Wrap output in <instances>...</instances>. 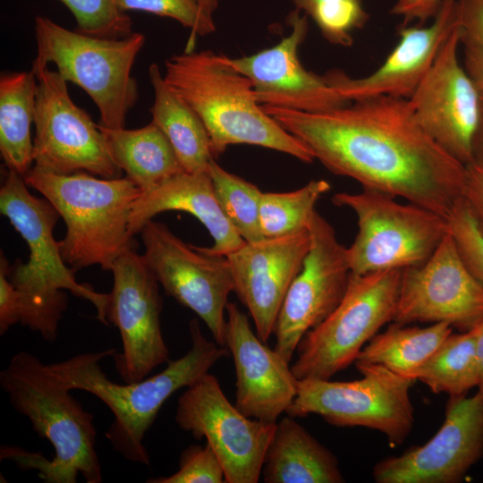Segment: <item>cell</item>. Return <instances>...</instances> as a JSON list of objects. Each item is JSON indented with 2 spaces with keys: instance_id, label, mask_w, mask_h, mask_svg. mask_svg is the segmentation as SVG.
Listing matches in <instances>:
<instances>
[{
  "instance_id": "obj_1",
  "label": "cell",
  "mask_w": 483,
  "mask_h": 483,
  "mask_svg": "<svg viewBox=\"0 0 483 483\" xmlns=\"http://www.w3.org/2000/svg\"><path fill=\"white\" fill-rule=\"evenodd\" d=\"M325 167L445 218L462 198L466 165L417 122L409 100L381 96L320 113L262 106Z\"/></svg>"
},
{
  "instance_id": "obj_2",
  "label": "cell",
  "mask_w": 483,
  "mask_h": 483,
  "mask_svg": "<svg viewBox=\"0 0 483 483\" xmlns=\"http://www.w3.org/2000/svg\"><path fill=\"white\" fill-rule=\"evenodd\" d=\"M0 386L13 410L26 417L39 437L54 448L53 459L39 452L4 445L0 459L21 470H36L47 483H87L103 480L96 449L94 416L71 394L48 363L26 351L13 354L0 371Z\"/></svg>"
},
{
  "instance_id": "obj_3",
  "label": "cell",
  "mask_w": 483,
  "mask_h": 483,
  "mask_svg": "<svg viewBox=\"0 0 483 483\" xmlns=\"http://www.w3.org/2000/svg\"><path fill=\"white\" fill-rule=\"evenodd\" d=\"M189 332L191 347L184 355L170 360L159 373L135 383L117 384L102 370L100 361L114 357V348L79 353L48 366L69 389L95 395L111 411L114 421L106 437L114 451L125 460L149 466L143 439L164 403L230 354L227 347L204 336L196 319L190 321Z\"/></svg>"
},
{
  "instance_id": "obj_4",
  "label": "cell",
  "mask_w": 483,
  "mask_h": 483,
  "mask_svg": "<svg viewBox=\"0 0 483 483\" xmlns=\"http://www.w3.org/2000/svg\"><path fill=\"white\" fill-rule=\"evenodd\" d=\"M164 79L204 123L214 157L231 145L259 146L312 163L311 152L258 103L250 80L211 50L174 55Z\"/></svg>"
},
{
  "instance_id": "obj_5",
  "label": "cell",
  "mask_w": 483,
  "mask_h": 483,
  "mask_svg": "<svg viewBox=\"0 0 483 483\" xmlns=\"http://www.w3.org/2000/svg\"><path fill=\"white\" fill-rule=\"evenodd\" d=\"M24 180L64 219L61 255L74 272L94 265L110 271L117 258L133 248L130 216L142 191L126 176L56 174L33 165Z\"/></svg>"
},
{
  "instance_id": "obj_6",
  "label": "cell",
  "mask_w": 483,
  "mask_h": 483,
  "mask_svg": "<svg viewBox=\"0 0 483 483\" xmlns=\"http://www.w3.org/2000/svg\"><path fill=\"white\" fill-rule=\"evenodd\" d=\"M37 55L31 69L53 64L67 81L80 86L100 113L107 128L124 127L127 114L139 97L131 74L145 37L108 38L67 30L44 16L35 18Z\"/></svg>"
},
{
  "instance_id": "obj_7",
  "label": "cell",
  "mask_w": 483,
  "mask_h": 483,
  "mask_svg": "<svg viewBox=\"0 0 483 483\" xmlns=\"http://www.w3.org/2000/svg\"><path fill=\"white\" fill-rule=\"evenodd\" d=\"M332 201L357 216L358 233L347 248L355 275L420 266L448 233L445 216L411 202L401 204L381 191L340 192Z\"/></svg>"
},
{
  "instance_id": "obj_8",
  "label": "cell",
  "mask_w": 483,
  "mask_h": 483,
  "mask_svg": "<svg viewBox=\"0 0 483 483\" xmlns=\"http://www.w3.org/2000/svg\"><path fill=\"white\" fill-rule=\"evenodd\" d=\"M402 269L355 275L334 311L305 334L291 365L298 380L330 379L357 356L388 322H393Z\"/></svg>"
},
{
  "instance_id": "obj_9",
  "label": "cell",
  "mask_w": 483,
  "mask_h": 483,
  "mask_svg": "<svg viewBox=\"0 0 483 483\" xmlns=\"http://www.w3.org/2000/svg\"><path fill=\"white\" fill-rule=\"evenodd\" d=\"M361 378L298 381L287 415L316 414L336 427H364L384 434L392 446L402 444L414 425L410 390L413 379L377 364L354 362Z\"/></svg>"
},
{
  "instance_id": "obj_10",
  "label": "cell",
  "mask_w": 483,
  "mask_h": 483,
  "mask_svg": "<svg viewBox=\"0 0 483 483\" xmlns=\"http://www.w3.org/2000/svg\"><path fill=\"white\" fill-rule=\"evenodd\" d=\"M27 186L22 175L7 169L0 189L1 214L9 219L30 249L27 263L18 258L10 265L9 280L21 297L33 305L56 301L68 290L90 301L97 310V318L107 325L108 293L97 292L91 285L76 281L74 271L63 259L60 242L54 238L58 212L45 198L32 195Z\"/></svg>"
},
{
  "instance_id": "obj_11",
  "label": "cell",
  "mask_w": 483,
  "mask_h": 483,
  "mask_svg": "<svg viewBox=\"0 0 483 483\" xmlns=\"http://www.w3.org/2000/svg\"><path fill=\"white\" fill-rule=\"evenodd\" d=\"M37 77L34 166L56 174L88 172L103 178L120 177L103 132L79 107L68 82L48 66L31 69Z\"/></svg>"
},
{
  "instance_id": "obj_12",
  "label": "cell",
  "mask_w": 483,
  "mask_h": 483,
  "mask_svg": "<svg viewBox=\"0 0 483 483\" xmlns=\"http://www.w3.org/2000/svg\"><path fill=\"white\" fill-rule=\"evenodd\" d=\"M174 419L184 431L206 443L216 453L227 483H257L276 423L243 414L225 395L209 372L179 396Z\"/></svg>"
},
{
  "instance_id": "obj_13",
  "label": "cell",
  "mask_w": 483,
  "mask_h": 483,
  "mask_svg": "<svg viewBox=\"0 0 483 483\" xmlns=\"http://www.w3.org/2000/svg\"><path fill=\"white\" fill-rule=\"evenodd\" d=\"M143 257L165 293L191 309L215 342L225 346L226 306L233 281L225 256L201 251L175 236L162 223L148 222L140 231Z\"/></svg>"
},
{
  "instance_id": "obj_14",
  "label": "cell",
  "mask_w": 483,
  "mask_h": 483,
  "mask_svg": "<svg viewBox=\"0 0 483 483\" xmlns=\"http://www.w3.org/2000/svg\"><path fill=\"white\" fill-rule=\"evenodd\" d=\"M110 271L114 284L106 319L122 339V352L114 355V368L124 383H135L170 360L161 328L159 283L133 248L121 254Z\"/></svg>"
},
{
  "instance_id": "obj_15",
  "label": "cell",
  "mask_w": 483,
  "mask_h": 483,
  "mask_svg": "<svg viewBox=\"0 0 483 483\" xmlns=\"http://www.w3.org/2000/svg\"><path fill=\"white\" fill-rule=\"evenodd\" d=\"M310 246L292 282L274 328V349L291 362L305 334L322 323L342 301L351 275L347 248L330 223L315 210Z\"/></svg>"
},
{
  "instance_id": "obj_16",
  "label": "cell",
  "mask_w": 483,
  "mask_h": 483,
  "mask_svg": "<svg viewBox=\"0 0 483 483\" xmlns=\"http://www.w3.org/2000/svg\"><path fill=\"white\" fill-rule=\"evenodd\" d=\"M460 44L459 21L408 100L427 134L467 165L474 160V143L480 120V90L459 63Z\"/></svg>"
},
{
  "instance_id": "obj_17",
  "label": "cell",
  "mask_w": 483,
  "mask_h": 483,
  "mask_svg": "<svg viewBox=\"0 0 483 483\" xmlns=\"http://www.w3.org/2000/svg\"><path fill=\"white\" fill-rule=\"evenodd\" d=\"M483 318V285L462 259L449 232L422 265L402 271L393 322H445L462 331Z\"/></svg>"
},
{
  "instance_id": "obj_18",
  "label": "cell",
  "mask_w": 483,
  "mask_h": 483,
  "mask_svg": "<svg viewBox=\"0 0 483 483\" xmlns=\"http://www.w3.org/2000/svg\"><path fill=\"white\" fill-rule=\"evenodd\" d=\"M483 456V394L450 396L444 423L426 444L379 461L377 483H458Z\"/></svg>"
},
{
  "instance_id": "obj_19",
  "label": "cell",
  "mask_w": 483,
  "mask_h": 483,
  "mask_svg": "<svg viewBox=\"0 0 483 483\" xmlns=\"http://www.w3.org/2000/svg\"><path fill=\"white\" fill-rule=\"evenodd\" d=\"M290 33L276 45L227 62L251 82L261 106L320 113L351 103L326 82L324 75L306 70L299 48L308 31V16L294 9L287 17Z\"/></svg>"
},
{
  "instance_id": "obj_20",
  "label": "cell",
  "mask_w": 483,
  "mask_h": 483,
  "mask_svg": "<svg viewBox=\"0 0 483 483\" xmlns=\"http://www.w3.org/2000/svg\"><path fill=\"white\" fill-rule=\"evenodd\" d=\"M310 246L309 229L277 238L245 242L226 255L233 292L247 308L265 343L274 333L286 292L301 271Z\"/></svg>"
},
{
  "instance_id": "obj_21",
  "label": "cell",
  "mask_w": 483,
  "mask_h": 483,
  "mask_svg": "<svg viewBox=\"0 0 483 483\" xmlns=\"http://www.w3.org/2000/svg\"><path fill=\"white\" fill-rule=\"evenodd\" d=\"M458 24L457 0H443L430 24L402 25L398 43L370 74L352 78L340 69H332L324 77L329 86L350 102L381 96L408 99Z\"/></svg>"
},
{
  "instance_id": "obj_22",
  "label": "cell",
  "mask_w": 483,
  "mask_h": 483,
  "mask_svg": "<svg viewBox=\"0 0 483 483\" xmlns=\"http://www.w3.org/2000/svg\"><path fill=\"white\" fill-rule=\"evenodd\" d=\"M225 347L236 373L235 406L246 416L276 423L292 403L298 379L290 362L263 342L237 304L226 306Z\"/></svg>"
},
{
  "instance_id": "obj_23",
  "label": "cell",
  "mask_w": 483,
  "mask_h": 483,
  "mask_svg": "<svg viewBox=\"0 0 483 483\" xmlns=\"http://www.w3.org/2000/svg\"><path fill=\"white\" fill-rule=\"evenodd\" d=\"M171 210L192 215L208 229L214 243L198 247L216 256H226L246 242L224 215L214 193L208 171H182L158 187L141 192L132 206L129 231L133 237L157 215Z\"/></svg>"
},
{
  "instance_id": "obj_24",
  "label": "cell",
  "mask_w": 483,
  "mask_h": 483,
  "mask_svg": "<svg viewBox=\"0 0 483 483\" xmlns=\"http://www.w3.org/2000/svg\"><path fill=\"white\" fill-rule=\"evenodd\" d=\"M261 476L266 483L344 482L334 453L289 415L276 422Z\"/></svg>"
},
{
  "instance_id": "obj_25",
  "label": "cell",
  "mask_w": 483,
  "mask_h": 483,
  "mask_svg": "<svg viewBox=\"0 0 483 483\" xmlns=\"http://www.w3.org/2000/svg\"><path fill=\"white\" fill-rule=\"evenodd\" d=\"M98 127L115 165L142 192L184 171L169 140L152 122L134 130Z\"/></svg>"
},
{
  "instance_id": "obj_26",
  "label": "cell",
  "mask_w": 483,
  "mask_h": 483,
  "mask_svg": "<svg viewBox=\"0 0 483 483\" xmlns=\"http://www.w3.org/2000/svg\"><path fill=\"white\" fill-rule=\"evenodd\" d=\"M148 77L154 92L151 122L165 135L185 172L208 171L215 157L204 123L169 88L157 64L149 65Z\"/></svg>"
},
{
  "instance_id": "obj_27",
  "label": "cell",
  "mask_w": 483,
  "mask_h": 483,
  "mask_svg": "<svg viewBox=\"0 0 483 483\" xmlns=\"http://www.w3.org/2000/svg\"><path fill=\"white\" fill-rule=\"evenodd\" d=\"M34 72H13L0 77V152L7 169L23 177L32 168L30 126L36 110Z\"/></svg>"
},
{
  "instance_id": "obj_28",
  "label": "cell",
  "mask_w": 483,
  "mask_h": 483,
  "mask_svg": "<svg viewBox=\"0 0 483 483\" xmlns=\"http://www.w3.org/2000/svg\"><path fill=\"white\" fill-rule=\"evenodd\" d=\"M452 333L453 326L445 322L434 323L427 327L407 326L394 322L362 348L354 362L381 365L411 378L414 371Z\"/></svg>"
},
{
  "instance_id": "obj_29",
  "label": "cell",
  "mask_w": 483,
  "mask_h": 483,
  "mask_svg": "<svg viewBox=\"0 0 483 483\" xmlns=\"http://www.w3.org/2000/svg\"><path fill=\"white\" fill-rule=\"evenodd\" d=\"M434 394H466L478 386L479 365L473 328L450 334L436 352L411 376Z\"/></svg>"
},
{
  "instance_id": "obj_30",
  "label": "cell",
  "mask_w": 483,
  "mask_h": 483,
  "mask_svg": "<svg viewBox=\"0 0 483 483\" xmlns=\"http://www.w3.org/2000/svg\"><path fill=\"white\" fill-rule=\"evenodd\" d=\"M331 189L326 180H313L288 192H263L260 226L265 238H277L309 229L315 206Z\"/></svg>"
},
{
  "instance_id": "obj_31",
  "label": "cell",
  "mask_w": 483,
  "mask_h": 483,
  "mask_svg": "<svg viewBox=\"0 0 483 483\" xmlns=\"http://www.w3.org/2000/svg\"><path fill=\"white\" fill-rule=\"evenodd\" d=\"M216 199L226 218L247 242L263 236L260 202L263 191L255 184L229 173L213 159L208 166Z\"/></svg>"
},
{
  "instance_id": "obj_32",
  "label": "cell",
  "mask_w": 483,
  "mask_h": 483,
  "mask_svg": "<svg viewBox=\"0 0 483 483\" xmlns=\"http://www.w3.org/2000/svg\"><path fill=\"white\" fill-rule=\"evenodd\" d=\"M295 9L313 20L329 43L351 47L353 32L362 29L369 15L362 0H293Z\"/></svg>"
},
{
  "instance_id": "obj_33",
  "label": "cell",
  "mask_w": 483,
  "mask_h": 483,
  "mask_svg": "<svg viewBox=\"0 0 483 483\" xmlns=\"http://www.w3.org/2000/svg\"><path fill=\"white\" fill-rule=\"evenodd\" d=\"M73 14L78 31L119 38L132 34V21L115 0H60Z\"/></svg>"
},
{
  "instance_id": "obj_34",
  "label": "cell",
  "mask_w": 483,
  "mask_h": 483,
  "mask_svg": "<svg viewBox=\"0 0 483 483\" xmlns=\"http://www.w3.org/2000/svg\"><path fill=\"white\" fill-rule=\"evenodd\" d=\"M446 219L448 232L462 259L483 285V232L462 197L455 202Z\"/></svg>"
},
{
  "instance_id": "obj_35",
  "label": "cell",
  "mask_w": 483,
  "mask_h": 483,
  "mask_svg": "<svg viewBox=\"0 0 483 483\" xmlns=\"http://www.w3.org/2000/svg\"><path fill=\"white\" fill-rule=\"evenodd\" d=\"M123 12L140 11L172 18L191 30L185 51H193L195 38L213 33L207 25L198 0H115Z\"/></svg>"
},
{
  "instance_id": "obj_36",
  "label": "cell",
  "mask_w": 483,
  "mask_h": 483,
  "mask_svg": "<svg viewBox=\"0 0 483 483\" xmlns=\"http://www.w3.org/2000/svg\"><path fill=\"white\" fill-rule=\"evenodd\" d=\"M148 483H223L225 470L216 453L205 446L190 445L180 456L179 469L167 477L152 478Z\"/></svg>"
},
{
  "instance_id": "obj_37",
  "label": "cell",
  "mask_w": 483,
  "mask_h": 483,
  "mask_svg": "<svg viewBox=\"0 0 483 483\" xmlns=\"http://www.w3.org/2000/svg\"><path fill=\"white\" fill-rule=\"evenodd\" d=\"M10 264L1 251L0 256V335H4L11 326L19 323L18 292L8 278Z\"/></svg>"
},
{
  "instance_id": "obj_38",
  "label": "cell",
  "mask_w": 483,
  "mask_h": 483,
  "mask_svg": "<svg viewBox=\"0 0 483 483\" xmlns=\"http://www.w3.org/2000/svg\"><path fill=\"white\" fill-rule=\"evenodd\" d=\"M462 199L483 232V162L474 160L466 165Z\"/></svg>"
},
{
  "instance_id": "obj_39",
  "label": "cell",
  "mask_w": 483,
  "mask_h": 483,
  "mask_svg": "<svg viewBox=\"0 0 483 483\" xmlns=\"http://www.w3.org/2000/svg\"><path fill=\"white\" fill-rule=\"evenodd\" d=\"M443 0H396L390 10L393 15L402 19V25L416 21L423 25L432 20L438 12Z\"/></svg>"
},
{
  "instance_id": "obj_40",
  "label": "cell",
  "mask_w": 483,
  "mask_h": 483,
  "mask_svg": "<svg viewBox=\"0 0 483 483\" xmlns=\"http://www.w3.org/2000/svg\"><path fill=\"white\" fill-rule=\"evenodd\" d=\"M476 334V352L479 365L478 391L483 394V318L472 327Z\"/></svg>"
},
{
  "instance_id": "obj_41",
  "label": "cell",
  "mask_w": 483,
  "mask_h": 483,
  "mask_svg": "<svg viewBox=\"0 0 483 483\" xmlns=\"http://www.w3.org/2000/svg\"><path fill=\"white\" fill-rule=\"evenodd\" d=\"M198 1L199 4L202 16L207 25L209 27L212 32H214L216 30V24L214 21V13L217 8L218 0H198Z\"/></svg>"
},
{
  "instance_id": "obj_42",
  "label": "cell",
  "mask_w": 483,
  "mask_h": 483,
  "mask_svg": "<svg viewBox=\"0 0 483 483\" xmlns=\"http://www.w3.org/2000/svg\"><path fill=\"white\" fill-rule=\"evenodd\" d=\"M480 90V120L474 143V160L483 162V89ZM473 160V161H474Z\"/></svg>"
}]
</instances>
